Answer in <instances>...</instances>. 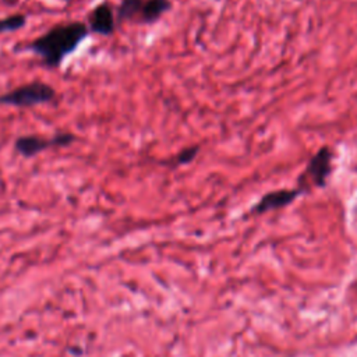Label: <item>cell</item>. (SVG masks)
<instances>
[{"label": "cell", "instance_id": "obj_4", "mask_svg": "<svg viewBox=\"0 0 357 357\" xmlns=\"http://www.w3.org/2000/svg\"><path fill=\"white\" fill-rule=\"evenodd\" d=\"M300 194H303V191L298 190L297 187L269 191L258 199V202L252 206L251 213L261 215V213H266L269 211H276V209L284 208V206L290 205Z\"/></svg>", "mask_w": 357, "mask_h": 357}, {"label": "cell", "instance_id": "obj_6", "mask_svg": "<svg viewBox=\"0 0 357 357\" xmlns=\"http://www.w3.org/2000/svg\"><path fill=\"white\" fill-rule=\"evenodd\" d=\"M49 148H53L50 138H43V137L33 135V134L20 135L14 141V149L22 158H26V159L35 158Z\"/></svg>", "mask_w": 357, "mask_h": 357}, {"label": "cell", "instance_id": "obj_8", "mask_svg": "<svg viewBox=\"0 0 357 357\" xmlns=\"http://www.w3.org/2000/svg\"><path fill=\"white\" fill-rule=\"evenodd\" d=\"M144 0H121L117 8V21H130L138 17Z\"/></svg>", "mask_w": 357, "mask_h": 357}, {"label": "cell", "instance_id": "obj_12", "mask_svg": "<svg viewBox=\"0 0 357 357\" xmlns=\"http://www.w3.org/2000/svg\"><path fill=\"white\" fill-rule=\"evenodd\" d=\"M61 1H66V3H70V1H73V0H61Z\"/></svg>", "mask_w": 357, "mask_h": 357}, {"label": "cell", "instance_id": "obj_3", "mask_svg": "<svg viewBox=\"0 0 357 357\" xmlns=\"http://www.w3.org/2000/svg\"><path fill=\"white\" fill-rule=\"evenodd\" d=\"M333 149L329 146L319 148L308 160L305 169L297 177V188L303 192L311 187H325L333 170Z\"/></svg>", "mask_w": 357, "mask_h": 357}, {"label": "cell", "instance_id": "obj_11", "mask_svg": "<svg viewBox=\"0 0 357 357\" xmlns=\"http://www.w3.org/2000/svg\"><path fill=\"white\" fill-rule=\"evenodd\" d=\"M77 135L70 131H59L50 137L53 148H66L77 142Z\"/></svg>", "mask_w": 357, "mask_h": 357}, {"label": "cell", "instance_id": "obj_9", "mask_svg": "<svg viewBox=\"0 0 357 357\" xmlns=\"http://www.w3.org/2000/svg\"><path fill=\"white\" fill-rule=\"evenodd\" d=\"M26 15L25 14H11L4 18H0V35L8 32H17L26 25Z\"/></svg>", "mask_w": 357, "mask_h": 357}, {"label": "cell", "instance_id": "obj_5", "mask_svg": "<svg viewBox=\"0 0 357 357\" xmlns=\"http://www.w3.org/2000/svg\"><path fill=\"white\" fill-rule=\"evenodd\" d=\"M88 29L89 32L102 36L113 35L116 29V17L109 3L103 1L92 8L88 14Z\"/></svg>", "mask_w": 357, "mask_h": 357}, {"label": "cell", "instance_id": "obj_7", "mask_svg": "<svg viewBox=\"0 0 357 357\" xmlns=\"http://www.w3.org/2000/svg\"><path fill=\"white\" fill-rule=\"evenodd\" d=\"M170 8V0H144L138 13V21L141 24H153L159 21L160 17Z\"/></svg>", "mask_w": 357, "mask_h": 357}, {"label": "cell", "instance_id": "obj_2", "mask_svg": "<svg viewBox=\"0 0 357 357\" xmlns=\"http://www.w3.org/2000/svg\"><path fill=\"white\" fill-rule=\"evenodd\" d=\"M56 99V89L43 81H31L0 95L1 106L33 107L52 103Z\"/></svg>", "mask_w": 357, "mask_h": 357}, {"label": "cell", "instance_id": "obj_1", "mask_svg": "<svg viewBox=\"0 0 357 357\" xmlns=\"http://www.w3.org/2000/svg\"><path fill=\"white\" fill-rule=\"evenodd\" d=\"M89 35L88 25L82 21L63 22L24 46V50L40 57L47 68H59L64 59L74 53L84 39Z\"/></svg>", "mask_w": 357, "mask_h": 357}, {"label": "cell", "instance_id": "obj_10", "mask_svg": "<svg viewBox=\"0 0 357 357\" xmlns=\"http://www.w3.org/2000/svg\"><path fill=\"white\" fill-rule=\"evenodd\" d=\"M199 152V146L198 145H191V146H187L184 149H181L174 158H172L170 160L165 162V165H169V166H173V167H177V166H183V165H188L191 163L195 156L198 155Z\"/></svg>", "mask_w": 357, "mask_h": 357}]
</instances>
